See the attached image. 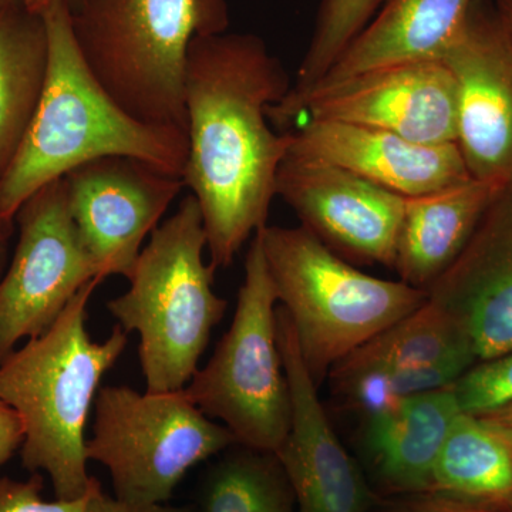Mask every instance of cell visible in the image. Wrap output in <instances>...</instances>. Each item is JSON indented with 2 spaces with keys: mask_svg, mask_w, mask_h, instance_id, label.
Segmentation results:
<instances>
[{
  "mask_svg": "<svg viewBox=\"0 0 512 512\" xmlns=\"http://www.w3.org/2000/svg\"><path fill=\"white\" fill-rule=\"evenodd\" d=\"M282 63L252 33L197 36L188 49L183 181L200 205L210 262L227 268L276 197L291 133H275L269 107L291 90Z\"/></svg>",
  "mask_w": 512,
  "mask_h": 512,
  "instance_id": "6da1fadb",
  "label": "cell"
},
{
  "mask_svg": "<svg viewBox=\"0 0 512 512\" xmlns=\"http://www.w3.org/2000/svg\"><path fill=\"white\" fill-rule=\"evenodd\" d=\"M42 15L49 35L45 90L0 178V225L13 227L20 207L40 188L99 158L133 157L183 178L187 133L134 119L104 92L77 49L64 0H52Z\"/></svg>",
  "mask_w": 512,
  "mask_h": 512,
  "instance_id": "7a4b0ae2",
  "label": "cell"
},
{
  "mask_svg": "<svg viewBox=\"0 0 512 512\" xmlns=\"http://www.w3.org/2000/svg\"><path fill=\"white\" fill-rule=\"evenodd\" d=\"M101 282L96 278L83 286L52 328L0 365V402L15 409L25 424L23 467L46 473L57 500H77L92 487L86 424L101 379L128 343L119 325L101 342L87 332V305Z\"/></svg>",
  "mask_w": 512,
  "mask_h": 512,
  "instance_id": "3957f363",
  "label": "cell"
},
{
  "mask_svg": "<svg viewBox=\"0 0 512 512\" xmlns=\"http://www.w3.org/2000/svg\"><path fill=\"white\" fill-rule=\"evenodd\" d=\"M69 12L104 92L134 119L187 133L188 49L197 36L227 32V0H80Z\"/></svg>",
  "mask_w": 512,
  "mask_h": 512,
  "instance_id": "277c9868",
  "label": "cell"
},
{
  "mask_svg": "<svg viewBox=\"0 0 512 512\" xmlns=\"http://www.w3.org/2000/svg\"><path fill=\"white\" fill-rule=\"evenodd\" d=\"M207 232L190 194L158 225L128 276L130 288L107 302L124 332L140 335L147 392H178L191 382L224 318L228 302L214 291V265L205 264Z\"/></svg>",
  "mask_w": 512,
  "mask_h": 512,
  "instance_id": "5b68a950",
  "label": "cell"
},
{
  "mask_svg": "<svg viewBox=\"0 0 512 512\" xmlns=\"http://www.w3.org/2000/svg\"><path fill=\"white\" fill-rule=\"evenodd\" d=\"M278 305L319 386L330 370L427 302L403 281L376 278L335 254L303 227L259 229Z\"/></svg>",
  "mask_w": 512,
  "mask_h": 512,
  "instance_id": "8992f818",
  "label": "cell"
},
{
  "mask_svg": "<svg viewBox=\"0 0 512 512\" xmlns=\"http://www.w3.org/2000/svg\"><path fill=\"white\" fill-rule=\"evenodd\" d=\"M276 308L278 298L256 232L231 326L184 389L205 416L222 421L237 444L271 454L284 444L292 420Z\"/></svg>",
  "mask_w": 512,
  "mask_h": 512,
  "instance_id": "52a82bcc",
  "label": "cell"
},
{
  "mask_svg": "<svg viewBox=\"0 0 512 512\" xmlns=\"http://www.w3.org/2000/svg\"><path fill=\"white\" fill-rule=\"evenodd\" d=\"M237 444L178 392L140 393L106 386L94 400L86 456L109 471L114 497L127 503H167L192 467Z\"/></svg>",
  "mask_w": 512,
  "mask_h": 512,
  "instance_id": "ba28073f",
  "label": "cell"
},
{
  "mask_svg": "<svg viewBox=\"0 0 512 512\" xmlns=\"http://www.w3.org/2000/svg\"><path fill=\"white\" fill-rule=\"evenodd\" d=\"M15 224L18 244L0 278V365L20 340L52 328L80 289L100 278L74 225L64 178L33 194Z\"/></svg>",
  "mask_w": 512,
  "mask_h": 512,
  "instance_id": "9c48e42d",
  "label": "cell"
},
{
  "mask_svg": "<svg viewBox=\"0 0 512 512\" xmlns=\"http://www.w3.org/2000/svg\"><path fill=\"white\" fill-rule=\"evenodd\" d=\"M457 89L456 144L473 180L512 178V37L494 0H473L441 53Z\"/></svg>",
  "mask_w": 512,
  "mask_h": 512,
  "instance_id": "30bf717a",
  "label": "cell"
},
{
  "mask_svg": "<svg viewBox=\"0 0 512 512\" xmlns=\"http://www.w3.org/2000/svg\"><path fill=\"white\" fill-rule=\"evenodd\" d=\"M64 183L74 225L103 279L130 276L144 239L185 187L183 178L124 156L80 165Z\"/></svg>",
  "mask_w": 512,
  "mask_h": 512,
  "instance_id": "8fae6325",
  "label": "cell"
},
{
  "mask_svg": "<svg viewBox=\"0 0 512 512\" xmlns=\"http://www.w3.org/2000/svg\"><path fill=\"white\" fill-rule=\"evenodd\" d=\"M276 195L322 244L350 264L394 269L402 225V195L384 190L338 165L286 156Z\"/></svg>",
  "mask_w": 512,
  "mask_h": 512,
  "instance_id": "7c38bea8",
  "label": "cell"
},
{
  "mask_svg": "<svg viewBox=\"0 0 512 512\" xmlns=\"http://www.w3.org/2000/svg\"><path fill=\"white\" fill-rule=\"evenodd\" d=\"M301 119L379 128L416 143H456V82L441 60L390 64L312 93L296 124Z\"/></svg>",
  "mask_w": 512,
  "mask_h": 512,
  "instance_id": "4fadbf2b",
  "label": "cell"
},
{
  "mask_svg": "<svg viewBox=\"0 0 512 512\" xmlns=\"http://www.w3.org/2000/svg\"><path fill=\"white\" fill-rule=\"evenodd\" d=\"M276 325L292 420L275 456L291 484L298 512H366L370 494L365 478L330 426L319 386L306 369L291 320L279 305Z\"/></svg>",
  "mask_w": 512,
  "mask_h": 512,
  "instance_id": "5bb4252c",
  "label": "cell"
},
{
  "mask_svg": "<svg viewBox=\"0 0 512 512\" xmlns=\"http://www.w3.org/2000/svg\"><path fill=\"white\" fill-rule=\"evenodd\" d=\"M427 301L456 320L478 362L512 352V178Z\"/></svg>",
  "mask_w": 512,
  "mask_h": 512,
  "instance_id": "9a60e30c",
  "label": "cell"
},
{
  "mask_svg": "<svg viewBox=\"0 0 512 512\" xmlns=\"http://www.w3.org/2000/svg\"><path fill=\"white\" fill-rule=\"evenodd\" d=\"M298 124L289 131V156L338 165L404 198L471 180L456 143H416L379 128L342 121L303 119Z\"/></svg>",
  "mask_w": 512,
  "mask_h": 512,
  "instance_id": "2e32d148",
  "label": "cell"
},
{
  "mask_svg": "<svg viewBox=\"0 0 512 512\" xmlns=\"http://www.w3.org/2000/svg\"><path fill=\"white\" fill-rule=\"evenodd\" d=\"M471 3L473 0H384L329 72L292 109L272 121V126L282 133L292 130L303 100L318 90L390 64L440 60Z\"/></svg>",
  "mask_w": 512,
  "mask_h": 512,
  "instance_id": "e0dca14e",
  "label": "cell"
},
{
  "mask_svg": "<svg viewBox=\"0 0 512 512\" xmlns=\"http://www.w3.org/2000/svg\"><path fill=\"white\" fill-rule=\"evenodd\" d=\"M504 184L471 180L406 198L394 269L427 293L467 247Z\"/></svg>",
  "mask_w": 512,
  "mask_h": 512,
  "instance_id": "ac0fdd59",
  "label": "cell"
},
{
  "mask_svg": "<svg viewBox=\"0 0 512 512\" xmlns=\"http://www.w3.org/2000/svg\"><path fill=\"white\" fill-rule=\"evenodd\" d=\"M460 412L448 386L366 416V451L380 480L399 493L430 494L437 457Z\"/></svg>",
  "mask_w": 512,
  "mask_h": 512,
  "instance_id": "d6986e66",
  "label": "cell"
},
{
  "mask_svg": "<svg viewBox=\"0 0 512 512\" xmlns=\"http://www.w3.org/2000/svg\"><path fill=\"white\" fill-rule=\"evenodd\" d=\"M493 512L512 508V433L458 413L433 470L431 493Z\"/></svg>",
  "mask_w": 512,
  "mask_h": 512,
  "instance_id": "ffe728a7",
  "label": "cell"
},
{
  "mask_svg": "<svg viewBox=\"0 0 512 512\" xmlns=\"http://www.w3.org/2000/svg\"><path fill=\"white\" fill-rule=\"evenodd\" d=\"M49 69L45 18L26 6L0 16V178L35 117Z\"/></svg>",
  "mask_w": 512,
  "mask_h": 512,
  "instance_id": "44dd1931",
  "label": "cell"
},
{
  "mask_svg": "<svg viewBox=\"0 0 512 512\" xmlns=\"http://www.w3.org/2000/svg\"><path fill=\"white\" fill-rule=\"evenodd\" d=\"M457 356L477 359L456 320L427 301L340 360L329 377L339 380L376 370L426 366Z\"/></svg>",
  "mask_w": 512,
  "mask_h": 512,
  "instance_id": "7402d4cb",
  "label": "cell"
},
{
  "mask_svg": "<svg viewBox=\"0 0 512 512\" xmlns=\"http://www.w3.org/2000/svg\"><path fill=\"white\" fill-rule=\"evenodd\" d=\"M291 484L278 457L244 447L214 466L202 512H295Z\"/></svg>",
  "mask_w": 512,
  "mask_h": 512,
  "instance_id": "603a6c76",
  "label": "cell"
},
{
  "mask_svg": "<svg viewBox=\"0 0 512 512\" xmlns=\"http://www.w3.org/2000/svg\"><path fill=\"white\" fill-rule=\"evenodd\" d=\"M380 3L382 0H322L295 83L281 103L269 107V120L278 119L311 92L373 19Z\"/></svg>",
  "mask_w": 512,
  "mask_h": 512,
  "instance_id": "cb8c5ba5",
  "label": "cell"
},
{
  "mask_svg": "<svg viewBox=\"0 0 512 512\" xmlns=\"http://www.w3.org/2000/svg\"><path fill=\"white\" fill-rule=\"evenodd\" d=\"M477 362L474 356H457L426 366L362 373L332 383L350 406L370 416L410 397L453 386Z\"/></svg>",
  "mask_w": 512,
  "mask_h": 512,
  "instance_id": "d4e9b609",
  "label": "cell"
},
{
  "mask_svg": "<svg viewBox=\"0 0 512 512\" xmlns=\"http://www.w3.org/2000/svg\"><path fill=\"white\" fill-rule=\"evenodd\" d=\"M461 412L483 414L512 399V352L477 362L453 384Z\"/></svg>",
  "mask_w": 512,
  "mask_h": 512,
  "instance_id": "484cf974",
  "label": "cell"
},
{
  "mask_svg": "<svg viewBox=\"0 0 512 512\" xmlns=\"http://www.w3.org/2000/svg\"><path fill=\"white\" fill-rule=\"evenodd\" d=\"M96 480V478H94ZM93 480V483H94ZM43 477L32 473L28 480L0 478V512H87L89 493L77 500H43Z\"/></svg>",
  "mask_w": 512,
  "mask_h": 512,
  "instance_id": "4316f807",
  "label": "cell"
},
{
  "mask_svg": "<svg viewBox=\"0 0 512 512\" xmlns=\"http://www.w3.org/2000/svg\"><path fill=\"white\" fill-rule=\"evenodd\" d=\"M87 512H191L188 508L171 507L165 503H127L110 497L101 490L99 481L94 480L90 491Z\"/></svg>",
  "mask_w": 512,
  "mask_h": 512,
  "instance_id": "83f0119b",
  "label": "cell"
},
{
  "mask_svg": "<svg viewBox=\"0 0 512 512\" xmlns=\"http://www.w3.org/2000/svg\"><path fill=\"white\" fill-rule=\"evenodd\" d=\"M25 441L22 417L8 404L0 402V467L15 456Z\"/></svg>",
  "mask_w": 512,
  "mask_h": 512,
  "instance_id": "f1b7e54d",
  "label": "cell"
},
{
  "mask_svg": "<svg viewBox=\"0 0 512 512\" xmlns=\"http://www.w3.org/2000/svg\"><path fill=\"white\" fill-rule=\"evenodd\" d=\"M393 512H493L474 505L460 503L436 494L416 495L410 503L403 504Z\"/></svg>",
  "mask_w": 512,
  "mask_h": 512,
  "instance_id": "f546056e",
  "label": "cell"
},
{
  "mask_svg": "<svg viewBox=\"0 0 512 512\" xmlns=\"http://www.w3.org/2000/svg\"><path fill=\"white\" fill-rule=\"evenodd\" d=\"M480 416L493 421V423L504 427V429L510 430L512 433V399L501 404V406L495 407L490 412L480 414Z\"/></svg>",
  "mask_w": 512,
  "mask_h": 512,
  "instance_id": "4dcf8cb0",
  "label": "cell"
},
{
  "mask_svg": "<svg viewBox=\"0 0 512 512\" xmlns=\"http://www.w3.org/2000/svg\"><path fill=\"white\" fill-rule=\"evenodd\" d=\"M15 225H0V278L5 274L10 261V238H12Z\"/></svg>",
  "mask_w": 512,
  "mask_h": 512,
  "instance_id": "1f68e13d",
  "label": "cell"
},
{
  "mask_svg": "<svg viewBox=\"0 0 512 512\" xmlns=\"http://www.w3.org/2000/svg\"><path fill=\"white\" fill-rule=\"evenodd\" d=\"M498 15L512 37V0H494Z\"/></svg>",
  "mask_w": 512,
  "mask_h": 512,
  "instance_id": "d6a6232c",
  "label": "cell"
},
{
  "mask_svg": "<svg viewBox=\"0 0 512 512\" xmlns=\"http://www.w3.org/2000/svg\"><path fill=\"white\" fill-rule=\"evenodd\" d=\"M50 2H52V0H25V5L26 8L32 10V12L42 15L47 6L50 5Z\"/></svg>",
  "mask_w": 512,
  "mask_h": 512,
  "instance_id": "836d02e7",
  "label": "cell"
},
{
  "mask_svg": "<svg viewBox=\"0 0 512 512\" xmlns=\"http://www.w3.org/2000/svg\"><path fill=\"white\" fill-rule=\"evenodd\" d=\"M26 6L25 0H0V16L6 15L10 10Z\"/></svg>",
  "mask_w": 512,
  "mask_h": 512,
  "instance_id": "e575fe53",
  "label": "cell"
},
{
  "mask_svg": "<svg viewBox=\"0 0 512 512\" xmlns=\"http://www.w3.org/2000/svg\"><path fill=\"white\" fill-rule=\"evenodd\" d=\"M80 0H64V3H66L67 9L73 10L76 8L77 5H79Z\"/></svg>",
  "mask_w": 512,
  "mask_h": 512,
  "instance_id": "d590c367",
  "label": "cell"
},
{
  "mask_svg": "<svg viewBox=\"0 0 512 512\" xmlns=\"http://www.w3.org/2000/svg\"><path fill=\"white\" fill-rule=\"evenodd\" d=\"M507 512H512V508H511V510H510V511H507Z\"/></svg>",
  "mask_w": 512,
  "mask_h": 512,
  "instance_id": "8d00e7d4",
  "label": "cell"
}]
</instances>
